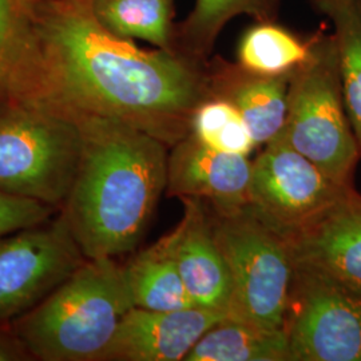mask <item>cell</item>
Segmentation results:
<instances>
[{"label": "cell", "instance_id": "1", "mask_svg": "<svg viewBox=\"0 0 361 361\" xmlns=\"http://www.w3.org/2000/svg\"><path fill=\"white\" fill-rule=\"evenodd\" d=\"M207 97V79L186 58L116 37L89 0L37 1L13 99L65 116L118 119L174 146L190 133L194 110Z\"/></svg>", "mask_w": 361, "mask_h": 361}, {"label": "cell", "instance_id": "2", "mask_svg": "<svg viewBox=\"0 0 361 361\" xmlns=\"http://www.w3.org/2000/svg\"><path fill=\"white\" fill-rule=\"evenodd\" d=\"M67 116L79 126L82 152L61 213L85 257L129 253L166 189L168 145L113 118Z\"/></svg>", "mask_w": 361, "mask_h": 361}, {"label": "cell", "instance_id": "3", "mask_svg": "<svg viewBox=\"0 0 361 361\" xmlns=\"http://www.w3.org/2000/svg\"><path fill=\"white\" fill-rule=\"evenodd\" d=\"M131 308L123 265L114 258H87L35 308L15 319L13 331L37 360L99 361Z\"/></svg>", "mask_w": 361, "mask_h": 361}, {"label": "cell", "instance_id": "4", "mask_svg": "<svg viewBox=\"0 0 361 361\" xmlns=\"http://www.w3.org/2000/svg\"><path fill=\"white\" fill-rule=\"evenodd\" d=\"M80 152V130L70 116L26 99L0 107V190L61 209Z\"/></svg>", "mask_w": 361, "mask_h": 361}, {"label": "cell", "instance_id": "5", "mask_svg": "<svg viewBox=\"0 0 361 361\" xmlns=\"http://www.w3.org/2000/svg\"><path fill=\"white\" fill-rule=\"evenodd\" d=\"M280 135L329 178L352 186L361 149L343 99L334 37L312 39L308 59L290 74Z\"/></svg>", "mask_w": 361, "mask_h": 361}, {"label": "cell", "instance_id": "6", "mask_svg": "<svg viewBox=\"0 0 361 361\" xmlns=\"http://www.w3.org/2000/svg\"><path fill=\"white\" fill-rule=\"evenodd\" d=\"M212 219L232 280L228 319L284 329L295 273L290 240L259 219L250 205L214 213Z\"/></svg>", "mask_w": 361, "mask_h": 361}, {"label": "cell", "instance_id": "7", "mask_svg": "<svg viewBox=\"0 0 361 361\" xmlns=\"http://www.w3.org/2000/svg\"><path fill=\"white\" fill-rule=\"evenodd\" d=\"M284 332L289 361H361V289L295 262Z\"/></svg>", "mask_w": 361, "mask_h": 361}, {"label": "cell", "instance_id": "8", "mask_svg": "<svg viewBox=\"0 0 361 361\" xmlns=\"http://www.w3.org/2000/svg\"><path fill=\"white\" fill-rule=\"evenodd\" d=\"M281 135L252 162L249 205L289 240L310 228L348 193Z\"/></svg>", "mask_w": 361, "mask_h": 361}, {"label": "cell", "instance_id": "9", "mask_svg": "<svg viewBox=\"0 0 361 361\" xmlns=\"http://www.w3.org/2000/svg\"><path fill=\"white\" fill-rule=\"evenodd\" d=\"M86 259L62 213L0 237V323L35 308Z\"/></svg>", "mask_w": 361, "mask_h": 361}, {"label": "cell", "instance_id": "10", "mask_svg": "<svg viewBox=\"0 0 361 361\" xmlns=\"http://www.w3.org/2000/svg\"><path fill=\"white\" fill-rule=\"evenodd\" d=\"M182 201V219L174 231L164 235V240L194 307L228 317L232 280L214 235L213 219L201 198L186 197Z\"/></svg>", "mask_w": 361, "mask_h": 361}, {"label": "cell", "instance_id": "11", "mask_svg": "<svg viewBox=\"0 0 361 361\" xmlns=\"http://www.w3.org/2000/svg\"><path fill=\"white\" fill-rule=\"evenodd\" d=\"M226 316L201 310L131 308L122 317L99 361L185 360L197 341Z\"/></svg>", "mask_w": 361, "mask_h": 361}, {"label": "cell", "instance_id": "12", "mask_svg": "<svg viewBox=\"0 0 361 361\" xmlns=\"http://www.w3.org/2000/svg\"><path fill=\"white\" fill-rule=\"evenodd\" d=\"M250 177L247 157L213 150L189 133L169 155L166 193L205 198L214 213H232L249 205Z\"/></svg>", "mask_w": 361, "mask_h": 361}, {"label": "cell", "instance_id": "13", "mask_svg": "<svg viewBox=\"0 0 361 361\" xmlns=\"http://www.w3.org/2000/svg\"><path fill=\"white\" fill-rule=\"evenodd\" d=\"M293 258L361 289V195L350 189L310 228L290 238Z\"/></svg>", "mask_w": 361, "mask_h": 361}, {"label": "cell", "instance_id": "14", "mask_svg": "<svg viewBox=\"0 0 361 361\" xmlns=\"http://www.w3.org/2000/svg\"><path fill=\"white\" fill-rule=\"evenodd\" d=\"M134 307L158 312L194 308L164 237L123 265Z\"/></svg>", "mask_w": 361, "mask_h": 361}, {"label": "cell", "instance_id": "15", "mask_svg": "<svg viewBox=\"0 0 361 361\" xmlns=\"http://www.w3.org/2000/svg\"><path fill=\"white\" fill-rule=\"evenodd\" d=\"M185 361H289L284 329L225 319L202 336Z\"/></svg>", "mask_w": 361, "mask_h": 361}, {"label": "cell", "instance_id": "16", "mask_svg": "<svg viewBox=\"0 0 361 361\" xmlns=\"http://www.w3.org/2000/svg\"><path fill=\"white\" fill-rule=\"evenodd\" d=\"M335 27L336 51L343 99L361 149V3L360 0H316Z\"/></svg>", "mask_w": 361, "mask_h": 361}, {"label": "cell", "instance_id": "17", "mask_svg": "<svg viewBox=\"0 0 361 361\" xmlns=\"http://www.w3.org/2000/svg\"><path fill=\"white\" fill-rule=\"evenodd\" d=\"M246 74L233 82L225 98L240 111L256 146H267L284 129L292 73L280 77Z\"/></svg>", "mask_w": 361, "mask_h": 361}, {"label": "cell", "instance_id": "18", "mask_svg": "<svg viewBox=\"0 0 361 361\" xmlns=\"http://www.w3.org/2000/svg\"><path fill=\"white\" fill-rule=\"evenodd\" d=\"M91 6L101 25L116 37L174 50L173 0H92Z\"/></svg>", "mask_w": 361, "mask_h": 361}, {"label": "cell", "instance_id": "19", "mask_svg": "<svg viewBox=\"0 0 361 361\" xmlns=\"http://www.w3.org/2000/svg\"><path fill=\"white\" fill-rule=\"evenodd\" d=\"M310 52V42H301L292 32L269 22L246 30L238 43L237 56L245 73L259 77L290 74Z\"/></svg>", "mask_w": 361, "mask_h": 361}, {"label": "cell", "instance_id": "20", "mask_svg": "<svg viewBox=\"0 0 361 361\" xmlns=\"http://www.w3.org/2000/svg\"><path fill=\"white\" fill-rule=\"evenodd\" d=\"M277 4L279 0H195L180 37L190 50L207 52L233 18L250 15L259 22H269Z\"/></svg>", "mask_w": 361, "mask_h": 361}, {"label": "cell", "instance_id": "21", "mask_svg": "<svg viewBox=\"0 0 361 361\" xmlns=\"http://www.w3.org/2000/svg\"><path fill=\"white\" fill-rule=\"evenodd\" d=\"M190 134L207 147L226 154L247 157L256 147L250 131L226 98H207L194 110Z\"/></svg>", "mask_w": 361, "mask_h": 361}, {"label": "cell", "instance_id": "22", "mask_svg": "<svg viewBox=\"0 0 361 361\" xmlns=\"http://www.w3.org/2000/svg\"><path fill=\"white\" fill-rule=\"evenodd\" d=\"M38 0H0V107L13 99L27 28Z\"/></svg>", "mask_w": 361, "mask_h": 361}, {"label": "cell", "instance_id": "23", "mask_svg": "<svg viewBox=\"0 0 361 361\" xmlns=\"http://www.w3.org/2000/svg\"><path fill=\"white\" fill-rule=\"evenodd\" d=\"M55 207L0 190V237L50 219Z\"/></svg>", "mask_w": 361, "mask_h": 361}, {"label": "cell", "instance_id": "24", "mask_svg": "<svg viewBox=\"0 0 361 361\" xmlns=\"http://www.w3.org/2000/svg\"><path fill=\"white\" fill-rule=\"evenodd\" d=\"M32 360V355L20 338L11 331L0 329V361Z\"/></svg>", "mask_w": 361, "mask_h": 361}, {"label": "cell", "instance_id": "25", "mask_svg": "<svg viewBox=\"0 0 361 361\" xmlns=\"http://www.w3.org/2000/svg\"><path fill=\"white\" fill-rule=\"evenodd\" d=\"M89 1H92V0H89Z\"/></svg>", "mask_w": 361, "mask_h": 361}, {"label": "cell", "instance_id": "26", "mask_svg": "<svg viewBox=\"0 0 361 361\" xmlns=\"http://www.w3.org/2000/svg\"><path fill=\"white\" fill-rule=\"evenodd\" d=\"M360 3H361V0H360Z\"/></svg>", "mask_w": 361, "mask_h": 361}]
</instances>
